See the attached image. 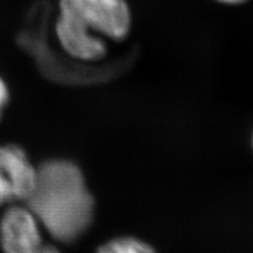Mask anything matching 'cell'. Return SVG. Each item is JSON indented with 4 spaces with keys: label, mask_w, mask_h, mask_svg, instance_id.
<instances>
[{
    "label": "cell",
    "mask_w": 253,
    "mask_h": 253,
    "mask_svg": "<svg viewBox=\"0 0 253 253\" xmlns=\"http://www.w3.org/2000/svg\"><path fill=\"white\" fill-rule=\"evenodd\" d=\"M26 202L40 225L59 242L78 239L93 219L94 199L81 170L69 161L42 164Z\"/></svg>",
    "instance_id": "1"
},
{
    "label": "cell",
    "mask_w": 253,
    "mask_h": 253,
    "mask_svg": "<svg viewBox=\"0 0 253 253\" xmlns=\"http://www.w3.org/2000/svg\"><path fill=\"white\" fill-rule=\"evenodd\" d=\"M60 12L114 40L129 33L131 14L126 0H60Z\"/></svg>",
    "instance_id": "2"
},
{
    "label": "cell",
    "mask_w": 253,
    "mask_h": 253,
    "mask_svg": "<svg viewBox=\"0 0 253 253\" xmlns=\"http://www.w3.org/2000/svg\"><path fill=\"white\" fill-rule=\"evenodd\" d=\"M0 244L5 253H61L43 243L41 225L28 208L13 207L0 220Z\"/></svg>",
    "instance_id": "3"
},
{
    "label": "cell",
    "mask_w": 253,
    "mask_h": 253,
    "mask_svg": "<svg viewBox=\"0 0 253 253\" xmlns=\"http://www.w3.org/2000/svg\"><path fill=\"white\" fill-rule=\"evenodd\" d=\"M38 169L21 148L0 147V207L27 201L36 186Z\"/></svg>",
    "instance_id": "4"
},
{
    "label": "cell",
    "mask_w": 253,
    "mask_h": 253,
    "mask_svg": "<svg viewBox=\"0 0 253 253\" xmlns=\"http://www.w3.org/2000/svg\"><path fill=\"white\" fill-rule=\"evenodd\" d=\"M90 28L78 19L60 14L56 23V36L60 45L73 58L94 61L106 54V45L97 37L90 34Z\"/></svg>",
    "instance_id": "5"
},
{
    "label": "cell",
    "mask_w": 253,
    "mask_h": 253,
    "mask_svg": "<svg viewBox=\"0 0 253 253\" xmlns=\"http://www.w3.org/2000/svg\"><path fill=\"white\" fill-rule=\"evenodd\" d=\"M97 253H156L151 246L141 240L123 237L106 243L100 248Z\"/></svg>",
    "instance_id": "6"
},
{
    "label": "cell",
    "mask_w": 253,
    "mask_h": 253,
    "mask_svg": "<svg viewBox=\"0 0 253 253\" xmlns=\"http://www.w3.org/2000/svg\"><path fill=\"white\" fill-rule=\"evenodd\" d=\"M8 88L6 86L5 81L0 78V116H1L2 109L7 104L8 101Z\"/></svg>",
    "instance_id": "7"
},
{
    "label": "cell",
    "mask_w": 253,
    "mask_h": 253,
    "mask_svg": "<svg viewBox=\"0 0 253 253\" xmlns=\"http://www.w3.org/2000/svg\"><path fill=\"white\" fill-rule=\"evenodd\" d=\"M221 2H225V4H238V2H243L245 0H219Z\"/></svg>",
    "instance_id": "8"
}]
</instances>
